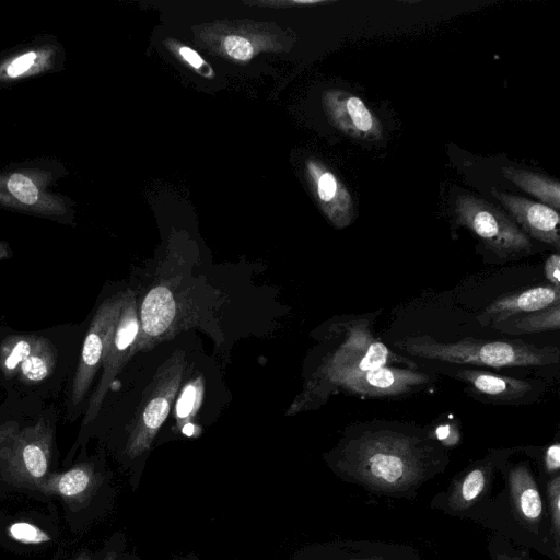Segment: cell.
Wrapping results in <instances>:
<instances>
[{
  "mask_svg": "<svg viewBox=\"0 0 560 560\" xmlns=\"http://www.w3.org/2000/svg\"><path fill=\"white\" fill-rule=\"evenodd\" d=\"M63 330V329H62ZM0 329V385L16 400L38 401L58 393L74 370V334Z\"/></svg>",
  "mask_w": 560,
  "mask_h": 560,
  "instance_id": "cell-1",
  "label": "cell"
},
{
  "mask_svg": "<svg viewBox=\"0 0 560 560\" xmlns=\"http://www.w3.org/2000/svg\"><path fill=\"white\" fill-rule=\"evenodd\" d=\"M395 347L405 353L456 364L503 366H536L559 362L558 347H537L522 340H482L464 338L456 342H440L430 336L407 337Z\"/></svg>",
  "mask_w": 560,
  "mask_h": 560,
  "instance_id": "cell-2",
  "label": "cell"
},
{
  "mask_svg": "<svg viewBox=\"0 0 560 560\" xmlns=\"http://www.w3.org/2000/svg\"><path fill=\"white\" fill-rule=\"evenodd\" d=\"M419 441L390 431L369 432L354 440L348 451L351 471L377 489L397 490L420 478Z\"/></svg>",
  "mask_w": 560,
  "mask_h": 560,
  "instance_id": "cell-3",
  "label": "cell"
},
{
  "mask_svg": "<svg viewBox=\"0 0 560 560\" xmlns=\"http://www.w3.org/2000/svg\"><path fill=\"white\" fill-rule=\"evenodd\" d=\"M50 418L42 415L25 425L15 419L0 424V472L8 482L38 489L48 476L54 436Z\"/></svg>",
  "mask_w": 560,
  "mask_h": 560,
  "instance_id": "cell-4",
  "label": "cell"
},
{
  "mask_svg": "<svg viewBox=\"0 0 560 560\" xmlns=\"http://www.w3.org/2000/svg\"><path fill=\"white\" fill-rule=\"evenodd\" d=\"M128 292L105 299L95 311L81 342L67 388L66 418L74 420L85 410L84 401L102 366L108 338L118 320Z\"/></svg>",
  "mask_w": 560,
  "mask_h": 560,
  "instance_id": "cell-5",
  "label": "cell"
},
{
  "mask_svg": "<svg viewBox=\"0 0 560 560\" xmlns=\"http://www.w3.org/2000/svg\"><path fill=\"white\" fill-rule=\"evenodd\" d=\"M458 225L469 229L482 244L501 258L528 254L532 243L527 235L499 208L469 194L455 201Z\"/></svg>",
  "mask_w": 560,
  "mask_h": 560,
  "instance_id": "cell-6",
  "label": "cell"
},
{
  "mask_svg": "<svg viewBox=\"0 0 560 560\" xmlns=\"http://www.w3.org/2000/svg\"><path fill=\"white\" fill-rule=\"evenodd\" d=\"M139 328L135 298L131 292H128L105 348L102 363L103 374L85 407L84 425L90 424L96 418L110 384L136 350Z\"/></svg>",
  "mask_w": 560,
  "mask_h": 560,
  "instance_id": "cell-7",
  "label": "cell"
},
{
  "mask_svg": "<svg viewBox=\"0 0 560 560\" xmlns=\"http://www.w3.org/2000/svg\"><path fill=\"white\" fill-rule=\"evenodd\" d=\"M183 370L182 355H176L158 374V381L150 399L141 411L129 435L126 453L137 457L145 452L164 423L171 404L179 386Z\"/></svg>",
  "mask_w": 560,
  "mask_h": 560,
  "instance_id": "cell-8",
  "label": "cell"
},
{
  "mask_svg": "<svg viewBox=\"0 0 560 560\" xmlns=\"http://www.w3.org/2000/svg\"><path fill=\"white\" fill-rule=\"evenodd\" d=\"M430 376L413 369L384 365L343 381L338 388L368 398L397 397L427 385Z\"/></svg>",
  "mask_w": 560,
  "mask_h": 560,
  "instance_id": "cell-9",
  "label": "cell"
},
{
  "mask_svg": "<svg viewBox=\"0 0 560 560\" xmlns=\"http://www.w3.org/2000/svg\"><path fill=\"white\" fill-rule=\"evenodd\" d=\"M323 105L331 124L343 133L358 139H380L382 125L364 102L341 90L323 94Z\"/></svg>",
  "mask_w": 560,
  "mask_h": 560,
  "instance_id": "cell-10",
  "label": "cell"
},
{
  "mask_svg": "<svg viewBox=\"0 0 560 560\" xmlns=\"http://www.w3.org/2000/svg\"><path fill=\"white\" fill-rule=\"evenodd\" d=\"M306 170L312 189L326 217L338 229L350 225L354 218V208L351 194L345 184L318 161L308 160Z\"/></svg>",
  "mask_w": 560,
  "mask_h": 560,
  "instance_id": "cell-11",
  "label": "cell"
},
{
  "mask_svg": "<svg viewBox=\"0 0 560 560\" xmlns=\"http://www.w3.org/2000/svg\"><path fill=\"white\" fill-rule=\"evenodd\" d=\"M491 194L532 237L560 249L559 222L556 210L542 202L492 189Z\"/></svg>",
  "mask_w": 560,
  "mask_h": 560,
  "instance_id": "cell-12",
  "label": "cell"
},
{
  "mask_svg": "<svg viewBox=\"0 0 560 560\" xmlns=\"http://www.w3.org/2000/svg\"><path fill=\"white\" fill-rule=\"evenodd\" d=\"M560 304V290L552 285H538L492 301L478 316L482 325H493Z\"/></svg>",
  "mask_w": 560,
  "mask_h": 560,
  "instance_id": "cell-13",
  "label": "cell"
},
{
  "mask_svg": "<svg viewBox=\"0 0 560 560\" xmlns=\"http://www.w3.org/2000/svg\"><path fill=\"white\" fill-rule=\"evenodd\" d=\"M456 377L475 393L499 402H516L534 392V386L526 380L482 370H459Z\"/></svg>",
  "mask_w": 560,
  "mask_h": 560,
  "instance_id": "cell-14",
  "label": "cell"
},
{
  "mask_svg": "<svg viewBox=\"0 0 560 560\" xmlns=\"http://www.w3.org/2000/svg\"><path fill=\"white\" fill-rule=\"evenodd\" d=\"M96 486V476L90 464L81 463L67 471L48 475L37 490L56 494L71 503L90 497Z\"/></svg>",
  "mask_w": 560,
  "mask_h": 560,
  "instance_id": "cell-15",
  "label": "cell"
},
{
  "mask_svg": "<svg viewBox=\"0 0 560 560\" xmlns=\"http://www.w3.org/2000/svg\"><path fill=\"white\" fill-rule=\"evenodd\" d=\"M175 312V301L167 288L159 285L150 290L140 312L142 339L136 346L139 347L144 338L149 342L163 335L173 323Z\"/></svg>",
  "mask_w": 560,
  "mask_h": 560,
  "instance_id": "cell-16",
  "label": "cell"
},
{
  "mask_svg": "<svg viewBox=\"0 0 560 560\" xmlns=\"http://www.w3.org/2000/svg\"><path fill=\"white\" fill-rule=\"evenodd\" d=\"M509 485L517 514L528 524L538 523L542 503L529 470L523 465L512 469L509 476Z\"/></svg>",
  "mask_w": 560,
  "mask_h": 560,
  "instance_id": "cell-17",
  "label": "cell"
},
{
  "mask_svg": "<svg viewBox=\"0 0 560 560\" xmlns=\"http://www.w3.org/2000/svg\"><path fill=\"white\" fill-rule=\"evenodd\" d=\"M504 177L524 191L537 197L553 210L560 209V184L545 175L512 166L502 167Z\"/></svg>",
  "mask_w": 560,
  "mask_h": 560,
  "instance_id": "cell-18",
  "label": "cell"
},
{
  "mask_svg": "<svg viewBox=\"0 0 560 560\" xmlns=\"http://www.w3.org/2000/svg\"><path fill=\"white\" fill-rule=\"evenodd\" d=\"M491 327L510 335L558 330L560 327V304L538 312L528 313L517 319L511 318L502 323L493 324Z\"/></svg>",
  "mask_w": 560,
  "mask_h": 560,
  "instance_id": "cell-19",
  "label": "cell"
},
{
  "mask_svg": "<svg viewBox=\"0 0 560 560\" xmlns=\"http://www.w3.org/2000/svg\"><path fill=\"white\" fill-rule=\"evenodd\" d=\"M487 468L480 466L463 478L450 500L453 509L464 508L480 495L487 482Z\"/></svg>",
  "mask_w": 560,
  "mask_h": 560,
  "instance_id": "cell-20",
  "label": "cell"
},
{
  "mask_svg": "<svg viewBox=\"0 0 560 560\" xmlns=\"http://www.w3.org/2000/svg\"><path fill=\"white\" fill-rule=\"evenodd\" d=\"M9 191L21 202L33 205L38 199L35 184L23 174H13L8 180Z\"/></svg>",
  "mask_w": 560,
  "mask_h": 560,
  "instance_id": "cell-21",
  "label": "cell"
},
{
  "mask_svg": "<svg viewBox=\"0 0 560 560\" xmlns=\"http://www.w3.org/2000/svg\"><path fill=\"white\" fill-rule=\"evenodd\" d=\"M10 536L23 544H43L50 541V536L30 523H14L10 526Z\"/></svg>",
  "mask_w": 560,
  "mask_h": 560,
  "instance_id": "cell-22",
  "label": "cell"
},
{
  "mask_svg": "<svg viewBox=\"0 0 560 560\" xmlns=\"http://www.w3.org/2000/svg\"><path fill=\"white\" fill-rule=\"evenodd\" d=\"M172 49L201 77L207 79L215 77L211 66L192 48L174 43Z\"/></svg>",
  "mask_w": 560,
  "mask_h": 560,
  "instance_id": "cell-23",
  "label": "cell"
},
{
  "mask_svg": "<svg viewBox=\"0 0 560 560\" xmlns=\"http://www.w3.org/2000/svg\"><path fill=\"white\" fill-rule=\"evenodd\" d=\"M202 386L195 381L185 386L177 401L176 413L179 418L188 417L197 407L201 397Z\"/></svg>",
  "mask_w": 560,
  "mask_h": 560,
  "instance_id": "cell-24",
  "label": "cell"
},
{
  "mask_svg": "<svg viewBox=\"0 0 560 560\" xmlns=\"http://www.w3.org/2000/svg\"><path fill=\"white\" fill-rule=\"evenodd\" d=\"M225 52L238 61H248L254 55L252 43L240 35H229L223 40Z\"/></svg>",
  "mask_w": 560,
  "mask_h": 560,
  "instance_id": "cell-25",
  "label": "cell"
},
{
  "mask_svg": "<svg viewBox=\"0 0 560 560\" xmlns=\"http://www.w3.org/2000/svg\"><path fill=\"white\" fill-rule=\"evenodd\" d=\"M559 480H560L559 477L556 476L548 483V497H549L550 512H551V518H552V524H553L557 549H558V544H559V525H560V506H559L560 481Z\"/></svg>",
  "mask_w": 560,
  "mask_h": 560,
  "instance_id": "cell-26",
  "label": "cell"
},
{
  "mask_svg": "<svg viewBox=\"0 0 560 560\" xmlns=\"http://www.w3.org/2000/svg\"><path fill=\"white\" fill-rule=\"evenodd\" d=\"M544 271L551 285L560 289V255L558 253L547 258Z\"/></svg>",
  "mask_w": 560,
  "mask_h": 560,
  "instance_id": "cell-27",
  "label": "cell"
},
{
  "mask_svg": "<svg viewBox=\"0 0 560 560\" xmlns=\"http://www.w3.org/2000/svg\"><path fill=\"white\" fill-rule=\"evenodd\" d=\"M35 58V52H26L20 56L8 67V74L12 78L22 74L34 63Z\"/></svg>",
  "mask_w": 560,
  "mask_h": 560,
  "instance_id": "cell-28",
  "label": "cell"
},
{
  "mask_svg": "<svg viewBox=\"0 0 560 560\" xmlns=\"http://www.w3.org/2000/svg\"><path fill=\"white\" fill-rule=\"evenodd\" d=\"M545 463L548 471H557L560 467V445L555 443L546 452Z\"/></svg>",
  "mask_w": 560,
  "mask_h": 560,
  "instance_id": "cell-29",
  "label": "cell"
},
{
  "mask_svg": "<svg viewBox=\"0 0 560 560\" xmlns=\"http://www.w3.org/2000/svg\"><path fill=\"white\" fill-rule=\"evenodd\" d=\"M448 433H450V428L447 425H442L436 429L438 439H440L442 441H445L447 439Z\"/></svg>",
  "mask_w": 560,
  "mask_h": 560,
  "instance_id": "cell-30",
  "label": "cell"
},
{
  "mask_svg": "<svg viewBox=\"0 0 560 560\" xmlns=\"http://www.w3.org/2000/svg\"><path fill=\"white\" fill-rule=\"evenodd\" d=\"M183 432L186 434V435H191L194 433V427L192 424H186L184 428H183Z\"/></svg>",
  "mask_w": 560,
  "mask_h": 560,
  "instance_id": "cell-31",
  "label": "cell"
},
{
  "mask_svg": "<svg viewBox=\"0 0 560 560\" xmlns=\"http://www.w3.org/2000/svg\"><path fill=\"white\" fill-rule=\"evenodd\" d=\"M75 560H91V558L86 552H82L75 558Z\"/></svg>",
  "mask_w": 560,
  "mask_h": 560,
  "instance_id": "cell-32",
  "label": "cell"
},
{
  "mask_svg": "<svg viewBox=\"0 0 560 560\" xmlns=\"http://www.w3.org/2000/svg\"><path fill=\"white\" fill-rule=\"evenodd\" d=\"M103 560H116V553L115 552H108Z\"/></svg>",
  "mask_w": 560,
  "mask_h": 560,
  "instance_id": "cell-33",
  "label": "cell"
},
{
  "mask_svg": "<svg viewBox=\"0 0 560 560\" xmlns=\"http://www.w3.org/2000/svg\"><path fill=\"white\" fill-rule=\"evenodd\" d=\"M506 560H521L518 558H508Z\"/></svg>",
  "mask_w": 560,
  "mask_h": 560,
  "instance_id": "cell-34",
  "label": "cell"
}]
</instances>
